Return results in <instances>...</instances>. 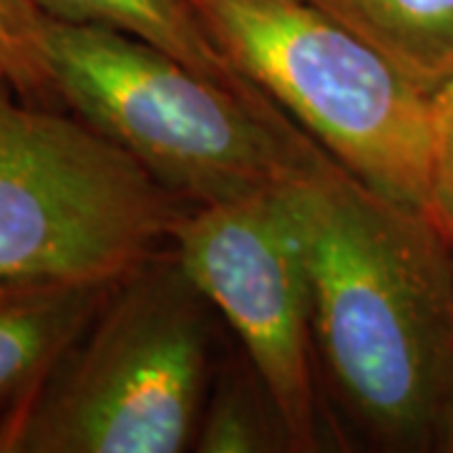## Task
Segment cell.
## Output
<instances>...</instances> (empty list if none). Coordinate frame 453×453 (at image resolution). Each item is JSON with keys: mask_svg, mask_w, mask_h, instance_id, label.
<instances>
[{"mask_svg": "<svg viewBox=\"0 0 453 453\" xmlns=\"http://www.w3.org/2000/svg\"><path fill=\"white\" fill-rule=\"evenodd\" d=\"M46 23L49 16L33 0H0V73L23 101L68 111L50 68Z\"/></svg>", "mask_w": 453, "mask_h": 453, "instance_id": "11", "label": "cell"}, {"mask_svg": "<svg viewBox=\"0 0 453 453\" xmlns=\"http://www.w3.org/2000/svg\"><path fill=\"white\" fill-rule=\"evenodd\" d=\"M187 210L129 151L0 73V280H116L169 247Z\"/></svg>", "mask_w": 453, "mask_h": 453, "instance_id": "5", "label": "cell"}, {"mask_svg": "<svg viewBox=\"0 0 453 453\" xmlns=\"http://www.w3.org/2000/svg\"><path fill=\"white\" fill-rule=\"evenodd\" d=\"M423 91L453 79V0H310Z\"/></svg>", "mask_w": 453, "mask_h": 453, "instance_id": "9", "label": "cell"}, {"mask_svg": "<svg viewBox=\"0 0 453 453\" xmlns=\"http://www.w3.org/2000/svg\"><path fill=\"white\" fill-rule=\"evenodd\" d=\"M64 106L189 207L285 187L327 159L288 113L262 109L144 41L49 18Z\"/></svg>", "mask_w": 453, "mask_h": 453, "instance_id": "2", "label": "cell"}, {"mask_svg": "<svg viewBox=\"0 0 453 453\" xmlns=\"http://www.w3.org/2000/svg\"><path fill=\"white\" fill-rule=\"evenodd\" d=\"M195 449L202 453L292 451L282 418L265 386L242 375L222 378L202 411Z\"/></svg>", "mask_w": 453, "mask_h": 453, "instance_id": "10", "label": "cell"}, {"mask_svg": "<svg viewBox=\"0 0 453 453\" xmlns=\"http://www.w3.org/2000/svg\"><path fill=\"white\" fill-rule=\"evenodd\" d=\"M43 13L65 23H91L134 35L204 79L232 88L250 104L282 111L265 91L229 64L204 31L192 0H33ZM285 113V111H282Z\"/></svg>", "mask_w": 453, "mask_h": 453, "instance_id": "8", "label": "cell"}, {"mask_svg": "<svg viewBox=\"0 0 453 453\" xmlns=\"http://www.w3.org/2000/svg\"><path fill=\"white\" fill-rule=\"evenodd\" d=\"M451 273H453V259H451Z\"/></svg>", "mask_w": 453, "mask_h": 453, "instance_id": "15", "label": "cell"}, {"mask_svg": "<svg viewBox=\"0 0 453 453\" xmlns=\"http://www.w3.org/2000/svg\"><path fill=\"white\" fill-rule=\"evenodd\" d=\"M308 267L315 353L383 449L434 451L453 395V273L434 222L330 157L280 187Z\"/></svg>", "mask_w": 453, "mask_h": 453, "instance_id": "1", "label": "cell"}, {"mask_svg": "<svg viewBox=\"0 0 453 453\" xmlns=\"http://www.w3.org/2000/svg\"><path fill=\"white\" fill-rule=\"evenodd\" d=\"M434 101H436V104H449V101H453V79L438 88L436 94H434Z\"/></svg>", "mask_w": 453, "mask_h": 453, "instance_id": "14", "label": "cell"}, {"mask_svg": "<svg viewBox=\"0 0 453 453\" xmlns=\"http://www.w3.org/2000/svg\"><path fill=\"white\" fill-rule=\"evenodd\" d=\"M436 151H434L428 219L441 232V237L453 244V101L436 104Z\"/></svg>", "mask_w": 453, "mask_h": 453, "instance_id": "12", "label": "cell"}, {"mask_svg": "<svg viewBox=\"0 0 453 453\" xmlns=\"http://www.w3.org/2000/svg\"><path fill=\"white\" fill-rule=\"evenodd\" d=\"M434 451H443V453H453V395L446 411H443V418H441V426H438L436 434V446Z\"/></svg>", "mask_w": 453, "mask_h": 453, "instance_id": "13", "label": "cell"}, {"mask_svg": "<svg viewBox=\"0 0 453 453\" xmlns=\"http://www.w3.org/2000/svg\"><path fill=\"white\" fill-rule=\"evenodd\" d=\"M210 303L164 247L113 282L20 428L13 453H179L211 368Z\"/></svg>", "mask_w": 453, "mask_h": 453, "instance_id": "4", "label": "cell"}, {"mask_svg": "<svg viewBox=\"0 0 453 453\" xmlns=\"http://www.w3.org/2000/svg\"><path fill=\"white\" fill-rule=\"evenodd\" d=\"M116 280H0V453L16 451L33 405Z\"/></svg>", "mask_w": 453, "mask_h": 453, "instance_id": "7", "label": "cell"}, {"mask_svg": "<svg viewBox=\"0 0 453 453\" xmlns=\"http://www.w3.org/2000/svg\"><path fill=\"white\" fill-rule=\"evenodd\" d=\"M229 64L375 195L428 217L434 94L310 0H192Z\"/></svg>", "mask_w": 453, "mask_h": 453, "instance_id": "3", "label": "cell"}, {"mask_svg": "<svg viewBox=\"0 0 453 453\" xmlns=\"http://www.w3.org/2000/svg\"><path fill=\"white\" fill-rule=\"evenodd\" d=\"M172 250L242 342L292 451H320L308 267L280 189L189 207L172 232Z\"/></svg>", "mask_w": 453, "mask_h": 453, "instance_id": "6", "label": "cell"}]
</instances>
